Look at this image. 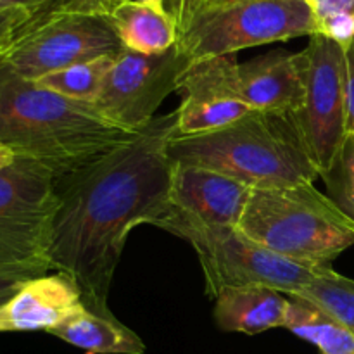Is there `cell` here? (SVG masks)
Returning a JSON list of instances; mask_svg holds the SVG:
<instances>
[{"instance_id":"6da1fadb","label":"cell","mask_w":354,"mask_h":354,"mask_svg":"<svg viewBox=\"0 0 354 354\" xmlns=\"http://www.w3.org/2000/svg\"><path fill=\"white\" fill-rule=\"evenodd\" d=\"M176 127V109L156 116L130 142L57 178L50 270L71 279L83 301L107 306L128 234L169 209L173 162L166 147Z\"/></svg>"},{"instance_id":"7a4b0ae2","label":"cell","mask_w":354,"mask_h":354,"mask_svg":"<svg viewBox=\"0 0 354 354\" xmlns=\"http://www.w3.org/2000/svg\"><path fill=\"white\" fill-rule=\"evenodd\" d=\"M135 135L106 120L93 104L59 95L0 64V144L45 165L57 178L86 168Z\"/></svg>"},{"instance_id":"3957f363","label":"cell","mask_w":354,"mask_h":354,"mask_svg":"<svg viewBox=\"0 0 354 354\" xmlns=\"http://www.w3.org/2000/svg\"><path fill=\"white\" fill-rule=\"evenodd\" d=\"M173 165L214 169L251 189H275L320 178L292 114L251 111L235 123L201 135H173Z\"/></svg>"},{"instance_id":"277c9868","label":"cell","mask_w":354,"mask_h":354,"mask_svg":"<svg viewBox=\"0 0 354 354\" xmlns=\"http://www.w3.org/2000/svg\"><path fill=\"white\" fill-rule=\"evenodd\" d=\"M237 228L280 258L310 266H332L354 245V221L315 183L252 189Z\"/></svg>"},{"instance_id":"5b68a950","label":"cell","mask_w":354,"mask_h":354,"mask_svg":"<svg viewBox=\"0 0 354 354\" xmlns=\"http://www.w3.org/2000/svg\"><path fill=\"white\" fill-rule=\"evenodd\" d=\"M168 12L190 62L317 33L304 0H169Z\"/></svg>"},{"instance_id":"8992f818","label":"cell","mask_w":354,"mask_h":354,"mask_svg":"<svg viewBox=\"0 0 354 354\" xmlns=\"http://www.w3.org/2000/svg\"><path fill=\"white\" fill-rule=\"evenodd\" d=\"M154 227L192 245L203 268L206 292L214 299L221 290L245 286H268L292 296L306 287L320 268L280 258L251 241L237 227L199 223L173 209L171 204Z\"/></svg>"},{"instance_id":"52a82bcc","label":"cell","mask_w":354,"mask_h":354,"mask_svg":"<svg viewBox=\"0 0 354 354\" xmlns=\"http://www.w3.org/2000/svg\"><path fill=\"white\" fill-rule=\"evenodd\" d=\"M59 207L57 175L16 156L0 171V268L50 272L52 223Z\"/></svg>"},{"instance_id":"ba28073f","label":"cell","mask_w":354,"mask_h":354,"mask_svg":"<svg viewBox=\"0 0 354 354\" xmlns=\"http://www.w3.org/2000/svg\"><path fill=\"white\" fill-rule=\"evenodd\" d=\"M121 50L123 45L106 17L55 6L24 28L3 64L21 78L38 82L50 73Z\"/></svg>"},{"instance_id":"9c48e42d","label":"cell","mask_w":354,"mask_h":354,"mask_svg":"<svg viewBox=\"0 0 354 354\" xmlns=\"http://www.w3.org/2000/svg\"><path fill=\"white\" fill-rule=\"evenodd\" d=\"M303 54L306 93L301 109L292 116L322 175L330 168L348 137L346 47L334 38L315 33Z\"/></svg>"},{"instance_id":"30bf717a","label":"cell","mask_w":354,"mask_h":354,"mask_svg":"<svg viewBox=\"0 0 354 354\" xmlns=\"http://www.w3.org/2000/svg\"><path fill=\"white\" fill-rule=\"evenodd\" d=\"M189 62L176 45L154 55L123 48L114 59L93 106L111 123L138 133L154 120L162 100L175 92Z\"/></svg>"},{"instance_id":"8fae6325","label":"cell","mask_w":354,"mask_h":354,"mask_svg":"<svg viewBox=\"0 0 354 354\" xmlns=\"http://www.w3.org/2000/svg\"><path fill=\"white\" fill-rule=\"evenodd\" d=\"M237 69L234 54L189 62L176 86L182 93L176 135L209 133L251 113L241 93Z\"/></svg>"},{"instance_id":"7c38bea8","label":"cell","mask_w":354,"mask_h":354,"mask_svg":"<svg viewBox=\"0 0 354 354\" xmlns=\"http://www.w3.org/2000/svg\"><path fill=\"white\" fill-rule=\"evenodd\" d=\"M252 189L232 176L194 165H173V209L207 227H239Z\"/></svg>"},{"instance_id":"4fadbf2b","label":"cell","mask_w":354,"mask_h":354,"mask_svg":"<svg viewBox=\"0 0 354 354\" xmlns=\"http://www.w3.org/2000/svg\"><path fill=\"white\" fill-rule=\"evenodd\" d=\"M239 86L252 111L294 114L301 109L306 93L304 54L272 50L239 64Z\"/></svg>"},{"instance_id":"5bb4252c","label":"cell","mask_w":354,"mask_h":354,"mask_svg":"<svg viewBox=\"0 0 354 354\" xmlns=\"http://www.w3.org/2000/svg\"><path fill=\"white\" fill-rule=\"evenodd\" d=\"M82 304V290L62 273L31 279L0 304L2 332L52 330Z\"/></svg>"},{"instance_id":"9a60e30c","label":"cell","mask_w":354,"mask_h":354,"mask_svg":"<svg viewBox=\"0 0 354 354\" xmlns=\"http://www.w3.org/2000/svg\"><path fill=\"white\" fill-rule=\"evenodd\" d=\"M47 334L95 354H144L145 344L131 328L121 324L109 306L83 301L69 317Z\"/></svg>"},{"instance_id":"2e32d148","label":"cell","mask_w":354,"mask_h":354,"mask_svg":"<svg viewBox=\"0 0 354 354\" xmlns=\"http://www.w3.org/2000/svg\"><path fill=\"white\" fill-rule=\"evenodd\" d=\"M289 296L268 286L221 290L214 304V322L223 332L256 335L286 325Z\"/></svg>"},{"instance_id":"e0dca14e","label":"cell","mask_w":354,"mask_h":354,"mask_svg":"<svg viewBox=\"0 0 354 354\" xmlns=\"http://www.w3.org/2000/svg\"><path fill=\"white\" fill-rule=\"evenodd\" d=\"M123 48L138 54H162L178 40L176 23L168 10L145 6L140 0L120 3L106 17Z\"/></svg>"},{"instance_id":"ac0fdd59","label":"cell","mask_w":354,"mask_h":354,"mask_svg":"<svg viewBox=\"0 0 354 354\" xmlns=\"http://www.w3.org/2000/svg\"><path fill=\"white\" fill-rule=\"evenodd\" d=\"M283 328L308 341L320 354H354V332L311 301L289 296Z\"/></svg>"},{"instance_id":"d6986e66","label":"cell","mask_w":354,"mask_h":354,"mask_svg":"<svg viewBox=\"0 0 354 354\" xmlns=\"http://www.w3.org/2000/svg\"><path fill=\"white\" fill-rule=\"evenodd\" d=\"M114 59L116 55H102V57L92 59V61L80 62V64L69 66L61 71L50 73L35 83L59 93V95L68 97V99L93 104L99 93L102 92V86L113 68Z\"/></svg>"},{"instance_id":"ffe728a7","label":"cell","mask_w":354,"mask_h":354,"mask_svg":"<svg viewBox=\"0 0 354 354\" xmlns=\"http://www.w3.org/2000/svg\"><path fill=\"white\" fill-rule=\"evenodd\" d=\"M292 296L318 304L354 332V280L332 266H320L311 282Z\"/></svg>"},{"instance_id":"44dd1931","label":"cell","mask_w":354,"mask_h":354,"mask_svg":"<svg viewBox=\"0 0 354 354\" xmlns=\"http://www.w3.org/2000/svg\"><path fill=\"white\" fill-rule=\"evenodd\" d=\"M327 196L335 206L354 221V135L348 133L330 168L320 175Z\"/></svg>"},{"instance_id":"7402d4cb","label":"cell","mask_w":354,"mask_h":354,"mask_svg":"<svg viewBox=\"0 0 354 354\" xmlns=\"http://www.w3.org/2000/svg\"><path fill=\"white\" fill-rule=\"evenodd\" d=\"M317 21V33L348 47L354 40V0H304Z\"/></svg>"},{"instance_id":"603a6c76","label":"cell","mask_w":354,"mask_h":354,"mask_svg":"<svg viewBox=\"0 0 354 354\" xmlns=\"http://www.w3.org/2000/svg\"><path fill=\"white\" fill-rule=\"evenodd\" d=\"M52 9V7H50ZM47 10V9H45ZM44 10H28V9H7L0 10V64L6 61L7 54L16 44L24 28Z\"/></svg>"},{"instance_id":"cb8c5ba5","label":"cell","mask_w":354,"mask_h":354,"mask_svg":"<svg viewBox=\"0 0 354 354\" xmlns=\"http://www.w3.org/2000/svg\"><path fill=\"white\" fill-rule=\"evenodd\" d=\"M123 2H127V0H61L57 7L64 10H71V12L107 17Z\"/></svg>"},{"instance_id":"d4e9b609","label":"cell","mask_w":354,"mask_h":354,"mask_svg":"<svg viewBox=\"0 0 354 354\" xmlns=\"http://www.w3.org/2000/svg\"><path fill=\"white\" fill-rule=\"evenodd\" d=\"M38 275L16 268H0V304L6 303L12 294H16L28 280L37 279Z\"/></svg>"},{"instance_id":"484cf974","label":"cell","mask_w":354,"mask_h":354,"mask_svg":"<svg viewBox=\"0 0 354 354\" xmlns=\"http://www.w3.org/2000/svg\"><path fill=\"white\" fill-rule=\"evenodd\" d=\"M346 111H348V133L354 135V40L346 47Z\"/></svg>"},{"instance_id":"4316f807","label":"cell","mask_w":354,"mask_h":354,"mask_svg":"<svg viewBox=\"0 0 354 354\" xmlns=\"http://www.w3.org/2000/svg\"><path fill=\"white\" fill-rule=\"evenodd\" d=\"M61 0H0V10L7 9H28V10H45L59 6Z\"/></svg>"},{"instance_id":"83f0119b","label":"cell","mask_w":354,"mask_h":354,"mask_svg":"<svg viewBox=\"0 0 354 354\" xmlns=\"http://www.w3.org/2000/svg\"><path fill=\"white\" fill-rule=\"evenodd\" d=\"M14 159H16V154H14L10 149H7L3 144H0V171H2L3 168H7Z\"/></svg>"},{"instance_id":"f1b7e54d","label":"cell","mask_w":354,"mask_h":354,"mask_svg":"<svg viewBox=\"0 0 354 354\" xmlns=\"http://www.w3.org/2000/svg\"><path fill=\"white\" fill-rule=\"evenodd\" d=\"M140 2H142V3H145V6L154 7V9L166 10V7H165V0H140Z\"/></svg>"}]
</instances>
